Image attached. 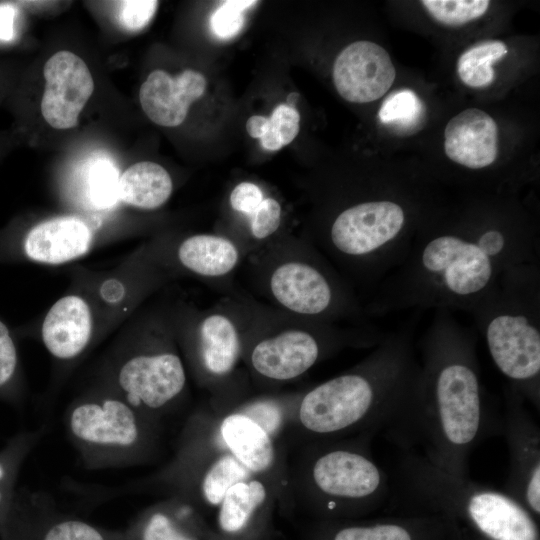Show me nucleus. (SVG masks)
Listing matches in <instances>:
<instances>
[{"mask_svg":"<svg viewBox=\"0 0 540 540\" xmlns=\"http://www.w3.org/2000/svg\"><path fill=\"white\" fill-rule=\"evenodd\" d=\"M540 262L536 228L522 220L460 218L425 226L366 307L384 316L408 309L470 311L513 267Z\"/></svg>","mask_w":540,"mask_h":540,"instance_id":"f257e3e1","label":"nucleus"},{"mask_svg":"<svg viewBox=\"0 0 540 540\" xmlns=\"http://www.w3.org/2000/svg\"><path fill=\"white\" fill-rule=\"evenodd\" d=\"M476 341L452 311L434 310L418 344V389L400 446H421L428 461L460 477H469L470 455L493 428Z\"/></svg>","mask_w":540,"mask_h":540,"instance_id":"f03ea898","label":"nucleus"},{"mask_svg":"<svg viewBox=\"0 0 540 540\" xmlns=\"http://www.w3.org/2000/svg\"><path fill=\"white\" fill-rule=\"evenodd\" d=\"M419 374L412 329L385 333L360 364L316 385L302 397L299 423L320 441L354 432L384 431L400 445Z\"/></svg>","mask_w":540,"mask_h":540,"instance_id":"7ed1b4c3","label":"nucleus"},{"mask_svg":"<svg viewBox=\"0 0 540 540\" xmlns=\"http://www.w3.org/2000/svg\"><path fill=\"white\" fill-rule=\"evenodd\" d=\"M507 386L540 410V262L505 272L470 311Z\"/></svg>","mask_w":540,"mask_h":540,"instance_id":"20e7f679","label":"nucleus"},{"mask_svg":"<svg viewBox=\"0 0 540 540\" xmlns=\"http://www.w3.org/2000/svg\"><path fill=\"white\" fill-rule=\"evenodd\" d=\"M391 496L457 515L488 540H539L533 515L503 490L448 473L413 450H403Z\"/></svg>","mask_w":540,"mask_h":540,"instance_id":"39448f33","label":"nucleus"},{"mask_svg":"<svg viewBox=\"0 0 540 540\" xmlns=\"http://www.w3.org/2000/svg\"><path fill=\"white\" fill-rule=\"evenodd\" d=\"M63 419L67 437L88 470L140 464L154 445L155 422L108 388L73 401Z\"/></svg>","mask_w":540,"mask_h":540,"instance_id":"423d86ee","label":"nucleus"},{"mask_svg":"<svg viewBox=\"0 0 540 540\" xmlns=\"http://www.w3.org/2000/svg\"><path fill=\"white\" fill-rule=\"evenodd\" d=\"M368 433L355 443L323 440L307 467L309 498L327 514L351 513L376 506L392 495L386 471L373 458Z\"/></svg>","mask_w":540,"mask_h":540,"instance_id":"0eeeda50","label":"nucleus"},{"mask_svg":"<svg viewBox=\"0 0 540 540\" xmlns=\"http://www.w3.org/2000/svg\"><path fill=\"white\" fill-rule=\"evenodd\" d=\"M185 386L180 357L169 349L153 348L122 356L113 368L108 389L155 422L179 399Z\"/></svg>","mask_w":540,"mask_h":540,"instance_id":"6e6552de","label":"nucleus"},{"mask_svg":"<svg viewBox=\"0 0 540 540\" xmlns=\"http://www.w3.org/2000/svg\"><path fill=\"white\" fill-rule=\"evenodd\" d=\"M502 431L509 452L503 491L532 515L540 514V429L526 402L508 386L504 390Z\"/></svg>","mask_w":540,"mask_h":540,"instance_id":"1a4fd4ad","label":"nucleus"},{"mask_svg":"<svg viewBox=\"0 0 540 540\" xmlns=\"http://www.w3.org/2000/svg\"><path fill=\"white\" fill-rule=\"evenodd\" d=\"M270 288L278 303L300 315L326 318L359 312L343 285L312 263L281 264L271 275Z\"/></svg>","mask_w":540,"mask_h":540,"instance_id":"9d476101","label":"nucleus"},{"mask_svg":"<svg viewBox=\"0 0 540 540\" xmlns=\"http://www.w3.org/2000/svg\"><path fill=\"white\" fill-rule=\"evenodd\" d=\"M346 340L330 329L318 334L302 329L287 330L257 343L250 360L254 370L263 377L287 381L303 375L325 352Z\"/></svg>","mask_w":540,"mask_h":540,"instance_id":"9b49d317","label":"nucleus"},{"mask_svg":"<svg viewBox=\"0 0 540 540\" xmlns=\"http://www.w3.org/2000/svg\"><path fill=\"white\" fill-rule=\"evenodd\" d=\"M45 89L41 113L55 129H70L94 90L92 74L82 58L62 50L52 55L43 69Z\"/></svg>","mask_w":540,"mask_h":540,"instance_id":"f8f14e48","label":"nucleus"},{"mask_svg":"<svg viewBox=\"0 0 540 540\" xmlns=\"http://www.w3.org/2000/svg\"><path fill=\"white\" fill-rule=\"evenodd\" d=\"M396 70L388 52L371 41H356L335 59L333 82L342 98L368 103L381 98L392 86Z\"/></svg>","mask_w":540,"mask_h":540,"instance_id":"ddd939ff","label":"nucleus"},{"mask_svg":"<svg viewBox=\"0 0 540 540\" xmlns=\"http://www.w3.org/2000/svg\"><path fill=\"white\" fill-rule=\"evenodd\" d=\"M206 85L204 76L191 69L176 77L154 70L140 87V104L155 124L175 127L183 123L190 105L204 94Z\"/></svg>","mask_w":540,"mask_h":540,"instance_id":"4468645a","label":"nucleus"},{"mask_svg":"<svg viewBox=\"0 0 540 540\" xmlns=\"http://www.w3.org/2000/svg\"><path fill=\"white\" fill-rule=\"evenodd\" d=\"M444 150L456 164L471 170L490 166L497 157V125L486 112L468 108L452 117L444 131Z\"/></svg>","mask_w":540,"mask_h":540,"instance_id":"2eb2a0df","label":"nucleus"},{"mask_svg":"<svg viewBox=\"0 0 540 540\" xmlns=\"http://www.w3.org/2000/svg\"><path fill=\"white\" fill-rule=\"evenodd\" d=\"M93 320L88 303L78 295L57 300L46 314L41 337L48 352L58 360L70 361L88 347Z\"/></svg>","mask_w":540,"mask_h":540,"instance_id":"dca6fc26","label":"nucleus"},{"mask_svg":"<svg viewBox=\"0 0 540 540\" xmlns=\"http://www.w3.org/2000/svg\"><path fill=\"white\" fill-rule=\"evenodd\" d=\"M92 232L75 216L55 217L35 225L24 241V251L31 260L61 264L84 255L90 248Z\"/></svg>","mask_w":540,"mask_h":540,"instance_id":"f3484780","label":"nucleus"},{"mask_svg":"<svg viewBox=\"0 0 540 540\" xmlns=\"http://www.w3.org/2000/svg\"><path fill=\"white\" fill-rule=\"evenodd\" d=\"M123 531L126 540H219L212 539L190 509L178 501L147 508Z\"/></svg>","mask_w":540,"mask_h":540,"instance_id":"a211bd4d","label":"nucleus"},{"mask_svg":"<svg viewBox=\"0 0 540 540\" xmlns=\"http://www.w3.org/2000/svg\"><path fill=\"white\" fill-rule=\"evenodd\" d=\"M223 442L250 473H263L274 463L271 434L245 413L226 416L220 425Z\"/></svg>","mask_w":540,"mask_h":540,"instance_id":"6ab92c4d","label":"nucleus"},{"mask_svg":"<svg viewBox=\"0 0 540 540\" xmlns=\"http://www.w3.org/2000/svg\"><path fill=\"white\" fill-rule=\"evenodd\" d=\"M267 491L256 479L234 484L218 506L219 540H248L257 512L265 503Z\"/></svg>","mask_w":540,"mask_h":540,"instance_id":"aec40b11","label":"nucleus"},{"mask_svg":"<svg viewBox=\"0 0 540 540\" xmlns=\"http://www.w3.org/2000/svg\"><path fill=\"white\" fill-rule=\"evenodd\" d=\"M240 338L234 323L225 315L206 317L199 329V358L207 373L224 376L235 367Z\"/></svg>","mask_w":540,"mask_h":540,"instance_id":"412c9836","label":"nucleus"},{"mask_svg":"<svg viewBox=\"0 0 540 540\" xmlns=\"http://www.w3.org/2000/svg\"><path fill=\"white\" fill-rule=\"evenodd\" d=\"M172 189V179L161 165L142 161L120 175L118 199L129 206L151 210L163 205Z\"/></svg>","mask_w":540,"mask_h":540,"instance_id":"4be33fe9","label":"nucleus"},{"mask_svg":"<svg viewBox=\"0 0 540 540\" xmlns=\"http://www.w3.org/2000/svg\"><path fill=\"white\" fill-rule=\"evenodd\" d=\"M178 258L185 268L198 275L218 277L234 269L239 251L232 241L224 237L198 234L180 244Z\"/></svg>","mask_w":540,"mask_h":540,"instance_id":"5701e85b","label":"nucleus"},{"mask_svg":"<svg viewBox=\"0 0 540 540\" xmlns=\"http://www.w3.org/2000/svg\"><path fill=\"white\" fill-rule=\"evenodd\" d=\"M31 540H126L123 530L108 529L59 512L50 498L35 525Z\"/></svg>","mask_w":540,"mask_h":540,"instance_id":"b1692460","label":"nucleus"},{"mask_svg":"<svg viewBox=\"0 0 540 540\" xmlns=\"http://www.w3.org/2000/svg\"><path fill=\"white\" fill-rule=\"evenodd\" d=\"M46 432L45 425L34 430L19 432L0 450V530L15 500L16 483L21 467Z\"/></svg>","mask_w":540,"mask_h":540,"instance_id":"393cba45","label":"nucleus"},{"mask_svg":"<svg viewBox=\"0 0 540 540\" xmlns=\"http://www.w3.org/2000/svg\"><path fill=\"white\" fill-rule=\"evenodd\" d=\"M506 54V45L498 40L474 44L459 56L458 76L468 87H486L494 80L492 64Z\"/></svg>","mask_w":540,"mask_h":540,"instance_id":"a878e982","label":"nucleus"},{"mask_svg":"<svg viewBox=\"0 0 540 540\" xmlns=\"http://www.w3.org/2000/svg\"><path fill=\"white\" fill-rule=\"evenodd\" d=\"M250 473L231 453L220 455L202 473L199 491L204 502L218 507L236 483L250 479Z\"/></svg>","mask_w":540,"mask_h":540,"instance_id":"bb28decb","label":"nucleus"},{"mask_svg":"<svg viewBox=\"0 0 540 540\" xmlns=\"http://www.w3.org/2000/svg\"><path fill=\"white\" fill-rule=\"evenodd\" d=\"M50 498L42 492L17 491L9 516L0 530V540H31L39 516Z\"/></svg>","mask_w":540,"mask_h":540,"instance_id":"cd10ccee","label":"nucleus"},{"mask_svg":"<svg viewBox=\"0 0 540 540\" xmlns=\"http://www.w3.org/2000/svg\"><path fill=\"white\" fill-rule=\"evenodd\" d=\"M119 172L106 158L92 160L84 174V196L96 209H106L118 199Z\"/></svg>","mask_w":540,"mask_h":540,"instance_id":"c85d7f7f","label":"nucleus"},{"mask_svg":"<svg viewBox=\"0 0 540 540\" xmlns=\"http://www.w3.org/2000/svg\"><path fill=\"white\" fill-rule=\"evenodd\" d=\"M424 115V105L410 89L391 93L382 103L378 117L386 125L409 130L415 127Z\"/></svg>","mask_w":540,"mask_h":540,"instance_id":"c756f323","label":"nucleus"},{"mask_svg":"<svg viewBox=\"0 0 540 540\" xmlns=\"http://www.w3.org/2000/svg\"><path fill=\"white\" fill-rule=\"evenodd\" d=\"M421 4L438 22L459 26L483 16L490 6L487 0H424Z\"/></svg>","mask_w":540,"mask_h":540,"instance_id":"7c9ffc66","label":"nucleus"},{"mask_svg":"<svg viewBox=\"0 0 540 540\" xmlns=\"http://www.w3.org/2000/svg\"><path fill=\"white\" fill-rule=\"evenodd\" d=\"M329 540H415V536L409 525L384 521L340 526L331 533Z\"/></svg>","mask_w":540,"mask_h":540,"instance_id":"2f4dec72","label":"nucleus"},{"mask_svg":"<svg viewBox=\"0 0 540 540\" xmlns=\"http://www.w3.org/2000/svg\"><path fill=\"white\" fill-rule=\"evenodd\" d=\"M300 115L295 108L278 105L269 118L266 132L260 138L261 145L269 151H277L291 143L299 132Z\"/></svg>","mask_w":540,"mask_h":540,"instance_id":"473e14b6","label":"nucleus"},{"mask_svg":"<svg viewBox=\"0 0 540 540\" xmlns=\"http://www.w3.org/2000/svg\"><path fill=\"white\" fill-rule=\"evenodd\" d=\"M257 1L231 0L218 7L210 18L213 34L219 39H230L236 36L244 26L243 11Z\"/></svg>","mask_w":540,"mask_h":540,"instance_id":"72a5a7b5","label":"nucleus"},{"mask_svg":"<svg viewBox=\"0 0 540 540\" xmlns=\"http://www.w3.org/2000/svg\"><path fill=\"white\" fill-rule=\"evenodd\" d=\"M118 19L121 26L134 32L143 29L153 18L158 2L153 0H132L118 2Z\"/></svg>","mask_w":540,"mask_h":540,"instance_id":"f704fd0d","label":"nucleus"},{"mask_svg":"<svg viewBox=\"0 0 540 540\" xmlns=\"http://www.w3.org/2000/svg\"><path fill=\"white\" fill-rule=\"evenodd\" d=\"M281 206L273 198H264L250 216V229L257 239H264L273 234L280 225Z\"/></svg>","mask_w":540,"mask_h":540,"instance_id":"c9c22d12","label":"nucleus"},{"mask_svg":"<svg viewBox=\"0 0 540 540\" xmlns=\"http://www.w3.org/2000/svg\"><path fill=\"white\" fill-rule=\"evenodd\" d=\"M18 356L14 342L6 325L0 321V391L15 377Z\"/></svg>","mask_w":540,"mask_h":540,"instance_id":"e433bc0d","label":"nucleus"},{"mask_svg":"<svg viewBox=\"0 0 540 540\" xmlns=\"http://www.w3.org/2000/svg\"><path fill=\"white\" fill-rule=\"evenodd\" d=\"M263 199L262 190L251 182L238 184L230 194L231 207L249 217L254 213Z\"/></svg>","mask_w":540,"mask_h":540,"instance_id":"4c0bfd02","label":"nucleus"},{"mask_svg":"<svg viewBox=\"0 0 540 540\" xmlns=\"http://www.w3.org/2000/svg\"><path fill=\"white\" fill-rule=\"evenodd\" d=\"M16 8L12 3H0V40L10 41L14 36Z\"/></svg>","mask_w":540,"mask_h":540,"instance_id":"58836bf2","label":"nucleus"},{"mask_svg":"<svg viewBox=\"0 0 540 540\" xmlns=\"http://www.w3.org/2000/svg\"><path fill=\"white\" fill-rule=\"evenodd\" d=\"M269 118L261 115H253L246 122V130L252 138H261L266 132Z\"/></svg>","mask_w":540,"mask_h":540,"instance_id":"ea45409f","label":"nucleus"},{"mask_svg":"<svg viewBox=\"0 0 540 540\" xmlns=\"http://www.w3.org/2000/svg\"><path fill=\"white\" fill-rule=\"evenodd\" d=\"M299 95L297 93H291L287 97V106L291 108H295L296 102L298 100Z\"/></svg>","mask_w":540,"mask_h":540,"instance_id":"a19ab883","label":"nucleus"}]
</instances>
